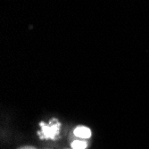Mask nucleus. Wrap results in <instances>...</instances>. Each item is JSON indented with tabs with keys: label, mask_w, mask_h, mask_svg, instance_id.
Wrapping results in <instances>:
<instances>
[{
	"label": "nucleus",
	"mask_w": 149,
	"mask_h": 149,
	"mask_svg": "<svg viewBox=\"0 0 149 149\" xmlns=\"http://www.w3.org/2000/svg\"><path fill=\"white\" fill-rule=\"evenodd\" d=\"M41 131H40V138L41 139H55L59 134L60 130V123L56 120H53L47 125L44 123H40Z\"/></svg>",
	"instance_id": "nucleus-1"
},
{
	"label": "nucleus",
	"mask_w": 149,
	"mask_h": 149,
	"mask_svg": "<svg viewBox=\"0 0 149 149\" xmlns=\"http://www.w3.org/2000/svg\"><path fill=\"white\" fill-rule=\"evenodd\" d=\"M72 149H85L87 147V142L82 140H75L72 143Z\"/></svg>",
	"instance_id": "nucleus-3"
},
{
	"label": "nucleus",
	"mask_w": 149,
	"mask_h": 149,
	"mask_svg": "<svg viewBox=\"0 0 149 149\" xmlns=\"http://www.w3.org/2000/svg\"><path fill=\"white\" fill-rule=\"evenodd\" d=\"M19 149H35V148L32 146H23V147H21Z\"/></svg>",
	"instance_id": "nucleus-4"
},
{
	"label": "nucleus",
	"mask_w": 149,
	"mask_h": 149,
	"mask_svg": "<svg viewBox=\"0 0 149 149\" xmlns=\"http://www.w3.org/2000/svg\"><path fill=\"white\" fill-rule=\"evenodd\" d=\"M74 135L78 138L87 139H89L91 137V130L87 127L79 126L74 130Z\"/></svg>",
	"instance_id": "nucleus-2"
}]
</instances>
